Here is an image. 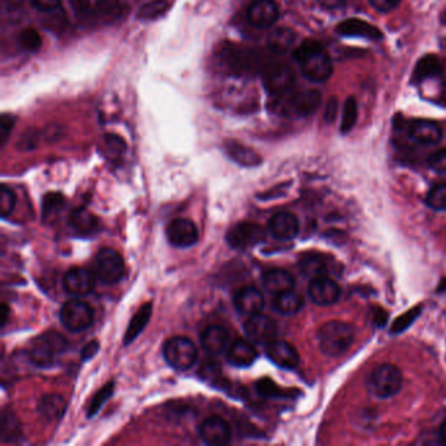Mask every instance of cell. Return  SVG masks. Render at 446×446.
<instances>
[{
  "instance_id": "cell-1",
  "label": "cell",
  "mask_w": 446,
  "mask_h": 446,
  "mask_svg": "<svg viewBox=\"0 0 446 446\" xmlns=\"http://www.w3.org/2000/svg\"><path fill=\"white\" fill-rule=\"evenodd\" d=\"M294 59L298 63L301 73L312 82H324L333 73L331 58L317 41H304L294 51Z\"/></svg>"
},
{
  "instance_id": "cell-2",
  "label": "cell",
  "mask_w": 446,
  "mask_h": 446,
  "mask_svg": "<svg viewBox=\"0 0 446 446\" xmlns=\"http://www.w3.org/2000/svg\"><path fill=\"white\" fill-rule=\"evenodd\" d=\"M322 100L321 92L315 89L289 91L282 96L274 97L268 103L270 110L285 118H300L315 113Z\"/></svg>"
},
{
  "instance_id": "cell-3",
  "label": "cell",
  "mask_w": 446,
  "mask_h": 446,
  "mask_svg": "<svg viewBox=\"0 0 446 446\" xmlns=\"http://www.w3.org/2000/svg\"><path fill=\"white\" fill-rule=\"evenodd\" d=\"M355 338L354 327L343 321H330L321 326L318 331L319 348L330 357L343 355L352 345Z\"/></svg>"
},
{
  "instance_id": "cell-4",
  "label": "cell",
  "mask_w": 446,
  "mask_h": 446,
  "mask_svg": "<svg viewBox=\"0 0 446 446\" xmlns=\"http://www.w3.org/2000/svg\"><path fill=\"white\" fill-rule=\"evenodd\" d=\"M69 350L66 338L55 331H49L36 338L28 350V357L31 364L38 368H50L57 363V359Z\"/></svg>"
},
{
  "instance_id": "cell-5",
  "label": "cell",
  "mask_w": 446,
  "mask_h": 446,
  "mask_svg": "<svg viewBox=\"0 0 446 446\" xmlns=\"http://www.w3.org/2000/svg\"><path fill=\"white\" fill-rule=\"evenodd\" d=\"M403 386V375L393 364H381L375 366L366 380V389L369 394L380 399L396 396Z\"/></svg>"
},
{
  "instance_id": "cell-6",
  "label": "cell",
  "mask_w": 446,
  "mask_h": 446,
  "mask_svg": "<svg viewBox=\"0 0 446 446\" xmlns=\"http://www.w3.org/2000/svg\"><path fill=\"white\" fill-rule=\"evenodd\" d=\"M219 64L231 73L243 75L259 70V59L253 50L238 48L232 43L224 45L217 52Z\"/></svg>"
},
{
  "instance_id": "cell-7",
  "label": "cell",
  "mask_w": 446,
  "mask_h": 446,
  "mask_svg": "<svg viewBox=\"0 0 446 446\" xmlns=\"http://www.w3.org/2000/svg\"><path fill=\"white\" fill-rule=\"evenodd\" d=\"M164 359L175 371H189L198 360V350L189 338L173 336L162 348Z\"/></svg>"
},
{
  "instance_id": "cell-8",
  "label": "cell",
  "mask_w": 446,
  "mask_h": 446,
  "mask_svg": "<svg viewBox=\"0 0 446 446\" xmlns=\"http://www.w3.org/2000/svg\"><path fill=\"white\" fill-rule=\"evenodd\" d=\"M94 275L106 285L120 283L124 276V262L117 250L105 247L94 258Z\"/></svg>"
},
{
  "instance_id": "cell-9",
  "label": "cell",
  "mask_w": 446,
  "mask_h": 446,
  "mask_svg": "<svg viewBox=\"0 0 446 446\" xmlns=\"http://www.w3.org/2000/svg\"><path fill=\"white\" fill-rule=\"evenodd\" d=\"M59 319L67 330L72 333H80L93 324V309L85 301L72 298L62 306Z\"/></svg>"
},
{
  "instance_id": "cell-10",
  "label": "cell",
  "mask_w": 446,
  "mask_h": 446,
  "mask_svg": "<svg viewBox=\"0 0 446 446\" xmlns=\"http://www.w3.org/2000/svg\"><path fill=\"white\" fill-rule=\"evenodd\" d=\"M294 72L285 63H274L264 70V89L273 97L282 96L294 89Z\"/></svg>"
},
{
  "instance_id": "cell-11",
  "label": "cell",
  "mask_w": 446,
  "mask_h": 446,
  "mask_svg": "<svg viewBox=\"0 0 446 446\" xmlns=\"http://www.w3.org/2000/svg\"><path fill=\"white\" fill-rule=\"evenodd\" d=\"M264 236L266 232L259 224L243 222L236 224L228 231L226 243L233 249L245 250L262 243Z\"/></svg>"
},
{
  "instance_id": "cell-12",
  "label": "cell",
  "mask_w": 446,
  "mask_h": 446,
  "mask_svg": "<svg viewBox=\"0 0 446 446\" xmlns=\"http://www.w3.org/2000/svg\"><path fill=\"white\" fill-rule=\"evenodd\" d=\"M243 333L247 339L258 345H268L278 335V324L268 315H252L243 324Z\"/></svg>"
},
{
  "instance_id": "cell-13",
  "label": "cell",
  "mask_w": 446,
  "mask_h": 446,
  "mask_svg": "<svg viewBox=\"0 0 446 446\" xmlns=\"http://www.w3.org/2000/svg\"><path fill=\"white\" fill-rule=\"evenodd\" d=\"M199 436L207 445L224 446L231 443L232 429L223 417L213 416L206 419L199 426Z\"/></svg>"
},
{
  "instance_id": "cell-14",
  "label": "cell",
  "mask_w": 446,
  "mask_h": 446,
  "mask_svg": "<svg viewBox=\"0 0 446 446\" xmlns=\"http://www.w3.org/2000/svg\"><path fill=\"white\" fill-rule=\"evenodd\" d=\"M308 294L315 305L329 306L335 304L339 300L340 288L338 283L327 275L318 276L310 280L308 287Z\"/></svg>"
},
{
  "instance_id": "cell-15",
  "label": "cell",
  "mask_w": 446,
  "mask_h": 446,
  "mask_svg": "<svg viewBox=\"0 0 446 446\" xmlns=\"http://www.w3.org/2000/svg\"><path fill=\"white\" fill-rule=\"evenodd\" d=\"M168 241L175 247H190L199 240L196 225L187 219H174L166 228Z\"/></svg>"
},
{
  "instance_id": "cell-16",
  "label": "cell",
  "mask_w": 446,
  "mask_h": 446,
  "mask_svg": "<svg viewBox=\"0 0 446 446\" xmlns=\"http://www.w3.org/2000/svg\"><path fill=\"white\" fill-rule=\"evenodd\" d=\"M96 275L87 268L73 267L63 278V288L75 297H82L91 294L96 284Z\"/></svg>"
},
{
  "instance_id": "cell-17",
  "label": "cell",
  "mask_w": 446,
  "mask_h": 446,
  "mask_svg": "<svg viewBox=\"0 0 446 446\" xmlns=\"http://www.w3.org/2000/svg\"><path fill=\"white\" fill-rule=\"evenodd\" d=\"M407 136L419 145H435L441 141L443 130L436 122L415 120L407 126Z\"/></svg>"
},
{
  "instance_id": "cell-18",
  "label": "cell",
  "mask_w": 446,
  "mask_h": 446,
  "mask_svg": "<svg viewBox=\"0 0 446 446\" xmlns=\"http://www.w3.org/2000/svg\"><path fill=\"white\" fill-rule=\"evenodd\" d=\"M279 19L274 0H254L247 10V20L258 29H268Z\"/></svg>"
},
{
  "instance_id": "cell-19",
  "label": "cell",
  "mask_w": 446,
  "mask_h": 446,
  "mask_svg": "<svg viewBox=\"0 0 446 446\" xmlns=\"http://www.w3.org/2000/svg\"><path fill=\"white\" fill-rule=\"evenodd\" d=\"M266 356L283 369H294L300 363V355L294 345L285 340H273L266 345Z\"/></svg>"
},
{
  "instance_id": "cell-20",
  "label": "cell",
  "mask_w": 446,
  "mask_h": 446,
  "mask_svg": "<svg viewBox=\"0 0 446 446\" xmlns=\"http://www.w3.org/2000/svg\"><path fill=\"white\" fill-rule=\"evenodd\" d=\"M268 233L278 241H289L294 240L298 234L300 224L294 213H275L267 225Z\"/></svg>"
},
{
  "instance_id": "cell-21",
  "label": "cell",
  "mask_w": 446,
  "mask_h": 446,
  "mask_svg": "<svg viewBox=\"0 0 446 446\" xmlns=\"http://www.w3.org/2000/svg\"><path fill=\"white\" fill-rule=\"evenodd\" d=\"M335 31L342 37H356V38H365V40L377 41L384 37L382 31H380L377 27L361 19L343 20L336 25Z\"/></svg>"
},
{
  "instance_id": "cell-22",
  "label": "cell",
  "mask_w": 446,
  "mask_h": 446,
  "mask_svg": "<svg viewBox=\"0 0 446 446\" xmlns=\"http://www.w3.org/2000/svg\"><path fill=\"white\" fill-rule=\"evenodd\" d=\"M201 345L208 355H222L229 347V333L223 326H208L201 334Z\"/></svg>"
},
{
  "instance_id": "cell-23",
  "label": "cell",
  "mask_w": 446,
  "mask_h": 446,
  "mask_svg": "<svg viewBox=\"0 0 446 446\" xmlns=\"http://www.w3.org/2000/svg\"><path fill=\"white\" fill-rule=\"evenodd\" d=\"M234 308L243 315H259L264 308V294L254 287H245L234 296Z\"/></svg>"
},
{
  "instance_id": "cell-24",
  "label": "cell",
  "mask_w": 446,
  "mask_h": 446,
  "mask_svg": "<svg viewBox=\"0 0 446 446\" xmlns=\"http://www.w3.org/2000/svg\"><path fill=\"white\" fill-rule=\"evenodd\" d=\"M258 359V351L250 342L237 339L226 350V361L237 368L252 366Z\"/></svg>"
},
{
  "instance_id": "cell-25",
  "label": "cell",
  "mask_w": 446,
  "mask_h": 446,
  "mask_svg": "<svg viewBox=\"0 0 446 446\" xmlns=\"http://www.w3.org/2000/svg\"><path fill=\"white\" fill-rule=\"evenodd\" d=\"M262 284L264 289L270 294H283L291 291L294 287V279L288 271L282 268H273L262 275Z\"/></svg>"
},
{
  "instance_id": "cell-26",
  "label": "cell",
  "mask_w": 446,
  "mask_h": 446,
  "mask_svg": "<svg viewBox=\"0 0 446 446\" xmlns=\"http://www.w3.org/2000/svg\"><path fill=\"white\" fill-rule=\"evenodd\" d=\"M444 72V63L435 55H426L416 63L412 72V84H422L428 79H433Z\"/></svg>"
},
{
  "instance_id": "cell-27",
  "label": "cell",
  "mask_w": 446,
  "mask_h": 446,
  "mask_svg": "<svg viewBox=\"0 0 446 446\" xmlns=\"http://www.w3.org/2000/svg\"><path fill=\"white\" fill-rule=\"evenodd\" d=\"M152 315V304L143 305L142 308L138 310V313L134 315L130 321V324L126 329V334L123 338V343L124 345H131L132 342L142 334L143 330L145 329V326L150 322Z\"/></svg>"
},
{
  "instance_id": "cell-28",
  "label": "cell",
  "mask_w": 446,
  "mask_h": 446,
  "mask_svg": "<svg viewBox=\"0 0 446 446\" xmlns=\"http://www.w3.org/2000/svg\"><path fill=\"white\" fill-rule=\"evenodd\" d=\"M66 411V401L59 394H45L38 402V414L48 422L61 419Z\"/></svg>"
},
{
  "instance_id": "cell-29",
  "label": "cell",
  "mask_w": 446,
  "mask_h": 446,
  "mask_svg": "<svg viewBox=\"0 0 446 446\" xmlns=\"http://www.w3.org/2000/svg\"><path fill=\"white\" fill-rule=\"evenodd\" d=\"M225 152L233 161L243 166H257L262 161L258 153L234 141L225 143Z\"/></svg>"
},
{
  "instance_id": "cell-30",
  "label": "cell",
  "mask_w": 446,
  "mask_h": 446,
  "mask_svg": "<svg viewBox=\"0 0 446 446\" xmlns=\"http://www.w3.org/2000/svg\"><path fill=\"white\" fill-rule=\"evenodd\" d=\"M70 225L78 233L82 236L96 233L100 229L99 219L85 208H79L71 213Z\"/></svg>"
},
{
  "instance_id": "cell-31",
  "label": "cell",
  "mask_w": 446,
  "mask_h": 446,
  "mask_svg": "<svg viewBox=\"0 0 446 446\" xmlns=\"http://www.w3.org/2000/svg\"><path fill=\"white\" fill-rule=\"evenodd\" d=\"M304 306V300L294 289L276 294L274 301L275 310L283 315H294L298 313Z\"/></svg>"
},
{
  "instance_id": "cell-32",
  "label": "cell",
  "mask_w": 446,
  "mask_h": 446,
  "mask_svg": "<svg viewBox=\"0 0 446 446\" xmlns=\"http://www.w3.org/2000/svg\"><path fill=\"white\" fill-rule=\"evenodd\" d=\"M296 34L288 28H278L268 36V48L273 52L284 54L294 46Z\"/></svg>"
},
{
  "instance_id": "cell-33",
  "label": "cell",
  "mask_w": 446,
  "mask_h": 446,
  "mask_svg": "<svg viewBox=\"0 0 446 446\" xmlns=\"http://www.w3.org/2000/svg\"><path fill=\"white\" fill-rule=\"evenodd\" d=\"M300 271L310 280L318 276H326L329 273L324 258L319 255H308L303 258L300 262Z\"/></svg>"
},
{
  "instance_id": "cell-34",
  "label": "cell",
  "mask_w": 446,
  "mask_h": 446,
  "mask_svg": "<svg viewBox=\"0 0 446 446\" xmlns=\"http://www.w3.org/2000/svg\"><path fill=\"white\" fill-rule=\"evenodd\" d=\"M171 8L169 0H151L141 7L138 12V19L142 21H153L161 19Z\"/></svg>"
},
{
  "instance_id": "cell-35",
  "label": "cell",
  "mask_w": 446,
  "mask_h": 446,
  "mask_svg": "<svg viewBox=\"0 0 446 446\" xmlns=\"http://www.w3.org/2000/svg\"><path fill=\"white\" fill-rule=\"evenodd\" d=\"M357 102L355 97H348L345 100L343 105V110H342V120H340V132L343 135H347L348 132L352 131V129L355 127L356 121H357Z\"/></svg>"
},
{
  "instance_id": "cell-36",
  "label": "cell",
  "mask_w": 446,
  "mask_h": 446,
  "mask_svg": "<svg viewBox=\"0 0 446 446\" xmlns=\"http://www.w3.org/2000/svg\"><path fill=\"white\" fill-rule=\"evenodd\" d=\"M21 428L16 416L10 411H3L1 415V441L12 443L20 435Z\"/></svg>"
},
{
  "instance_id": "cell-37",
  "label": "cell",
  "mask_w": 446,
  "mask_h": 446,
  "mask_svg": "<svg viewBox=\"0 0 446 446\" xmlns=\"http://www.w3.org/2000/svg\"><path fill=\"white\" fill-rule=\"evenodd\" d=\"M64 207V198L59 193L48 194L42 202V216L45 220L51 219L61 213Z\"/></svg>"
},
{
  "instance_id": "cell-38",
  "label": "cell",
  "mask_w": 446,
  "mask_h": 446,
  "mask_svg": "<svg viewBox=\"0 0 446 446\" xmlns=\"http://www.w3.org/2000/svg\"><path fill=\"white\" fill-rule=\"evenodd\" d=\"M426 206L436 211H445L446 210V183L437 185L433 189L426 194Z\"/></svg>"
},
{
  "instance_id": "cell-39",
  "label": "cell",
  "mask_w": 446,
  "mask_h": 446,
  "mask_svg": "<svg viewBox=\"0 0 446 446\" xmlns=\"http://www.w3.org/2000/svg\"><path fill=\"white\" fill-rule=\"evenodd\" d=\"M422 315V305H417L415 308H411L405 315H399L394 321V324L391 326V333L393 334H401L405 330H407L411 324L415 322L419 318V315Z\"/></svg>"
},
{
  "instance_id": "cell-40",
  "label": "cell",
  "mask_w": 446,
  "mask_h": 446,
  "mask_svg": "<svg viewBox=\"0 0 446 446\" xmlns=\"http://www.w3.org/2000/svg\"><path fill=\"white\" fill-rule=\"evenodd\" d=\"M19 43L24 50L36 52V51L40 50L41 46H42L40 33L33 28H27L21 31L20 36H19Z\"/></svg>"
},
{
  "instance_id": "cell-41",
  "label": "cell",
  "mask_w": 446,
  "mask_h": 446,
  "mask_svg": "<svg viewBox=\"0 0 446 446\" xmlns=\"http://www.w3.org/2000/svg\"><path fill=\"white\" fill-rule=\"evenodd\" d=\"M113 390H114V384L109 382L108 385L103 386L102 389H100V390L94 394L93 399L91 401V403H89V407H88V417H93V416L96 415V414L100 411L102 405H105V402L112 396Z\"/></svg>"
},
{
  "instance_id": "cell-42",
  "label": "cell",
  "mask_w": 446,
  "mask_h": 446,
  "mask_svg": "<svg viewBox=\"0 0 446 446\" xmlns=\"http://www.w3.org/2000/svg\"><path fill=\"white\" fill-rule=\"evenodd\" d=\"M15 206H16V195L10 190V187L3 185L0 189V213H1V216L6 217L10 213H13Z\"/></svg>"
},
{
  "instance_id": "cell-43",
  "label": "cell",
  "mask_w": 446,
  "mask_h": 446,
  "mask_svg": "<svg viewBox=\"0 0 446 446\" xmlns=\"http://www.w3.org/2000/svg\"><path fill=\"white\" fill-rule=\"evenodd\" d=\"M428 165L432 171L440 174H446V150H441L431 154L428 159Z\"/></svg>"
},
{
  "instance_id": "cell-44",
  "label": "cell",
  "mask_w": 446,
  "mask_h": 446,
  "mask_svg": "<svg viewBox=\"0 0 446 446\" xmlns=\"http://www.w3.org/2000/svg\"><path fill=\"white\" fill-rule=\"evenodd\" d=\"M15 126V117L10 114H3L0 118V139H1V145H4L8 138H10V132L13 130Z\"/></svg>"
},
{
  "instance_id": "cell-45",
  "label": "cell",
  "mask_w": 446,
  "mask_h": 446,
  "mask_svg": "<svg viewBox=\"0 0 446 446\" xmlns=\"http://www.w3.org/2000/svg\"><path fill=\"white\" fill-rule=\"evenodd\" d=\"M97 7L105 17H115L120 13L118 0H97Z\"/></svg>"
},
{
  "instance_id": "cell-46",
  "label": "cell",
  "mask_w": 446,
  "mask_h": 446,
  "mask_svg": "<svg viewBox=\"0 0 446 446\" xmlns=\"http://www.w3.org/2000/svg\"><path fill=\"white\" fill-rule=\"evenodd\" d=\"M257 389H258V393L261 396H270V398H276V396H280V390L279 387L275 385L273 381L264 378L261 380L258 384H257Z\"/></svg>"
},
{
  "instance_id": "cell-47",
  "label": "cell",
  "mask_w": 446,
  "mask_h": 446,
  "mask_svg": "<svg viewBox=\"0 0 446 446\" xmlns=\"http://www.w3.org/2000/svg\"><path fill=\"white\" fill-rule=\"evenodd\" d=\"M402 0H369V4L380 13H389L401 4Z\"/></svg>"
},
{
  "instance_id": "cell-48",
  "label": "cell",
  "mask_w": 446,
  "mask_h": 446,
  "mask_svg": "<svg viewBox=\"0 0 446 446\" xmlns=\"http://www.w3.org/2000/svg\"><path fill=\"white\" fill-rule=\"evenodd\" d=\"M105 141H106L109 150L115 153V154H122V153L126 152V144L120 136L113 135V134H108L105 136Z\"/></svg>"
},
{
  "instance_id": "cell-49",
  "label": "cell",
  "mask_w": 446,
  "mask_h": 446,
  "mask_svg": "<svg viewBox=\"0 0 446 446\" xmlns=\"http://www.w3.org/2000/svg\"><path fill=\"white\" fill-rule=\"evenodd\" d=\"M31 4L42 12H52L61 6V0H31Z\"/></svg>"
},
{
  "instance_id": "cell-50",
  "label": "cell",
  "mask_w": 446,
  "mask_h": 446,
  "mask_svg": "<svg viewBox=\"0 0 446 446\" xmlns=\"http://www.w3.org/2000/svg\"><path fill=\"white\" fill-rule=\"evenodd\" d=\"M339 110V102L336 97H331L330 101L327 103L326 109H324V121L326 122H334L336 118V114Z\"/></svg>"
},
{
  "instance_id": "cell-51",
  "label": "cell",
  "mask_w": 446,
  "mask_h": 446,
  "mask_svg": "<svg viewBox=\"0 0 446 446\" xmlns=\"http://www.w3.org/2000/svg\"><path fill=\"white\" fill-rule=\"evenodd\" d=\"M99 348H100L99 342H97V340H91L88 345H85L82 347L80 354L81 360H82V361H88V360H91L92 357L97 354Z\"/></svg>"
},
{
  "instance_id": "cell-52",
  "label": "cell",
  "mask_w": 446,
  "mask_h": 446,
  "mask_svg": "<svg viewBox=\"0 0 446 446\" xmlns=\"http://www.w3.org/2000/svg\"><path fill=\"white\" fill-rule=\"evenodd\" d=\"M324 10H336L345 6V0H317Z\"/></svg>"
},
{
  "instance_id": "cell-53",
  "label": "cell",
  "mask_w": 446,
  "mask_h": 446,
  "mask_svg": "<svg viewBox=\"0 0 446 446\" xmlns=\"http://www.w3.org/2000/svg\"><path fill=\"white\" fill-rule=\"evenodd\" d=\"M387 313H386L384 309H378L377 312H375V317H373V321H375V324L377 326H380V327H382V326H385L386 321H387Z\"/></svg>"
},
{
  "instance_id": "cell-54",
  "label": "cell",
  "mask_w": 446,
  "mask_h": 446,
  "mask_svg": "<svg viewBox=\"0 0 446 446\" xmlns=\"http://www.w3.org/2000/svg\"><path fill=\"white\" fill-rule=\"evenodd\" d=\"M1 326L4 327L6 324H7V321H8V308H7V305H3V315H1Z\"/></svg>"
},
{
  "instance_id": "cell-55",
  "label": "cell",
  "mask_w": 446,
  "mask_h": 446,
  "mask_svg": "<svg viewBox=\"0 0 446 446\" xmlns=\"http://www.w3.org/2000/svg\"><path fill=\"white\" fill-rule=\"evenodd\" d=\"M440 437H441V440L446 444V420L443 423L441 429H440Z\"/></svg>"
},
{
  "instance_id": "cell-56",
  "label": "cell",
  "mask_w": 446,
  "mask_h": 446,
  "mask_svg": "<svg viewBox=\"0 0 446 446\" xmlns=\"http://www.w3.org/2000/svg\"><path fill=\"white\" fill-rule=\"evenodd\" d=\"M437 289H438V292H444V291H446V278H444V279L441 280V283H440Z\"/></svg>"
},
{
  "instance_id": "cell-57",
  "label": "cell",
  "mask_w": 446,
  "mask_h": 446,
  "mask_svg": "<svg viewBox=\"0 0 446 446\" xmlns=\"http://www.w3.org/2000/svg\"><path fill=\"white\" fill-rule=\"evenodd\" d=\"M441 20H443V22H444V24H445L446 25V10L445 12H444V13H443V16H441Z\"/></svg>"
}]
</instances>
